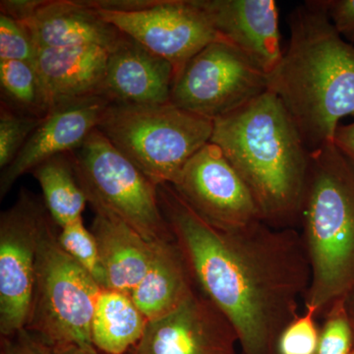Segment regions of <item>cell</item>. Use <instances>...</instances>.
<instances>
[{
  "instance_id": "cell-22",
  "label": "cell",
  "mask_w": 354,
  "mask_h": 354,
  "mask_svg": "<svg viewBox=\"0 0 354 354\" xmlns=\"http://www.w3.org/2000/svg\"><path fill=\"white\" fill-rule=\"evenodd\" d=\"M1 104L18 113L44 118L50 106L34 62H0Z\"/></svg>"
},
{
  "instance_id": "cell-15",
  "label": "cell",
  "mask_w": 354,
  "mask_h": 354,
  "mask_svg": "<svg viewBox=\"0 0 354 354\" xmlns=\"http://www.w3.org/2000/svg\"><path fill=\"white\" fill-rule=\"evenodd\" d=\"M174 65L127 36L109 53L104 92L113 104L153 106L171 102Z\"/></svg>"
},
{
  "instance_id": "cell-16",
  "label": "cell",
  "mask_w": 354,
  "mask_h": 354,
  "mask_svg": "<svg viewBox=\"0 0 354 354\" xmlns=\"http://www.w3.org/2000/svg\"><path fill=\"white\" fill-rule=\"evenodd\" d=\"M23 24L37 50L97 46L111 51L124 36L102 19L87 0H39L32 17Z\"/></svg>"
},
{
  "instance_id": "cell-31",
  "label": "cell",
  "mask_w": 354,
  "mask_h": 354,
  "mask_svg": "<svg viewBox=\"0 0 354 354\" xmlns=\"http://www.w3.org/2000/svg\"><path fill=\"white\" fill-rule=\"evenodd\" d=\"M53 354H100L99 351H85L78 348H68L59 349V351H51Z\"/></svg>"
},
{
  "instance_id": "cell-8",
  "label": "cell",
  "mask_w": 354,
  "mask_h": 354,
  "mask_svg": "<svg viewBox=\"0 0 354 354\" xmlns=\"http://www.w3.org/2000/svg\"><path fill=\"white\" fill-rule=\"evenodd\" d=\"M102 19L179 70L205 46L225 39L201 0H87ZM227 41V39H225Z\"/></svg>"
},
{
  "instance_id": "cell-25",
  "label": "cell",
  "mask_w": 354,
  "mask_h": 354,
  "mask_svg": "<svg viewBox=\"0 0 354 354\" xmlns=\"http://www.w3.org/2000/svg\"><path fill=\"white\" fill-rule=\"evenodd\" d=\"M44 118L18 113L1 104L0 108V169L1 171L6 169L15 160Z\"/></svg>"
},
{
  "instance_id": "cell-33",
  "label": "cell",
  "mask_w": 354,
  "mask_h": 354,
  "mask_svg": "<svg viewBox=\"0 0 354 354\" xmlns=\"http://www.w3.org/2000/svg\"><path fill=\"white\" fill-rule=\"evenodd\" d=\"M351 354H354V348L353 349V351H351Z\"/></svg>"
},
{
  "instance_id": "cell-32",
  "label": "cell",
  "mask_w": 354,
  "mask_h": 354,
  "mask_svg": "<svg viewBox=\"0 0 354 354\" xmlns=\"http://www.w3.org/2000/svg\"><path fill=\"white\" fill-rule=\"evenodd\" d=\"M349 314H351V321H353L354 327V295L348 299Z\"/></svg>"
},
{
  "instance_id": "cell-3",
  "label": "cell",
  "mask_w": 354,
  "mask_h": 354,
  "mask_svg": "<svg viewBox=\"0 0 354 354\" xmlns=\"http://www.w3.org/2000/svg\"><path fill=\"white\" fill-rule=\"evenodd\" d=\"M290 39L268 76L310 152L334 144L342 118H354V46L335 31L320 0L288 18Z\"/></svg>"
},
{
  "instance_id": "cell-10",
  "label": "cell",
  "mask_w": 354,
  "mask_h": 354,
  "mask_svg": "<svg viewBox=\"0 0 354 354\" xmlns=\"http://www.w3.org/2000/svg\"><path fill=\"white\" fill-rule=\"evenodd\" d=\"M50 218L44 200L26 189L0 216L1 337H13L26 329L34 298L39 239Z\"/></svg>"
},
{
  "instance_id": "cell-23",
  "label": "cell",
  "mask_w": 354,
  "mask_h": 354,
  "mask_svg": "<svg viewBox=\"0 0 354 354\" xmlns=\"http://www.w3.org/2000/svg\"><path fill=\"white\" fill-rule=\"evenodd\" d=\"M57 239L65 252L84 268L102 290H106V274L97 241L92 232L84 225L83 218L60 228Z\"/></svg>"
},
{
  "instance_id": "cell-17",
  "label": "cell",
  "mask_w": 354,
  "mask_h": 354,
  "mask_svg": "<svg viewBox=\"0 0 354 354\" xmlns=\"http://www.w3.org/2000/svg\"><path fill=\"white\" fill-rule=\"evenodd\" d=\"M109 51L97 46L39 48L35 67L43 83L50 111L66 102L106 95Z\"/></svg>"
},
{
  "instance_id": "cell-20",
  "label": "cell",
  "mask_w": 354,
  "mask_h": 354,
  "mask_svg": "<svg viewBox=\"0 0 354 354\" xmlns=\"http://www.w3.org/2000/svg\"><path fill=\"white\" fill-rule=\"evenodd\" d=\"M148 322L129 295L102 290L93 316V344L106 354H124L138 344Z\"/></svg>"
},
{
  "instance_id": "cell-30",
  "label": "cell",
  "mask_w": 354,
  "mask_h": 354,
  "mask_svg": "<svg viewBox=\"0 0 354 354\" xmlns=\"http://www.w3.org/2000/svg\"><path fill=\"white\" fill-rule=\"evenodd\" d=\"M334 144L354 167V122L337 127Z\"/></svg>"
},
{
  "instance_id": "cell-14",
  "label": "cell",
  "mask_w": 354,
  "mask_h": 354,
  "mask_svg": "<svg viewBox=\"0 0 354 354\" xmlns=\"http://www.w3.org/2000/svg\"><path fill=\"white\" fill-rule=\"evenodd\" d=\"M201 4L223 38L268 76L276 70L283 53L274 0H201Z\"/></svg>"
},
{
  "instance_id": "cell-13",
  "label": "cell",
  "mask_w": 354,
  "mask_h": 354,
  "mask_svg": "<svg viewBox=\"0 0 354 354\" xmlns=\"http://www.w3.org/2000/svg\"><path fill=\"white\" fill-rule=\"evenodd\" d=\"M106 95H94L51 109L15 160L0 176V198L6 197L21 176L62 153H73L99 128L109 106Z\"/></svg>"
},
{
  "instance_id": "cell-2",
  "label": "cell",
  "mask_w": 354,
  "mask_h": 354,
  "mask_svg": "<svg viewBox=\"0 0 354 354\" xmlns=\"http://www.w3.org/2000/svg\"><path fill=\"white\" fill-rule=\"evenodd\" d=\"M211 143L241 177L265 223L299 227L310 151L278 95L268 90L216 118Z\"/></svg>"
},
{
  "instance_id": "cell-7",
  "label": "cell",
  "mask_w": 354,
  "mask_h": 354,
  "mask_svg": "<svg viewBox=\"0 0 354 354\" xmlns=\"http://www.w3.org/2000/svg\"><path fill=\"white\" fill-rule=\"evenodd\" d=\"M71 155L77 178L94 211L116 216L147 241L174 239L160 209L158 186L100 130Z\"/></svg>"
},
{
  "instance_id": "cell-18",
  "label": "cell",
  "mask_w": 354,
  "mask_h": 354,
  "mask_svg": "<svg viewBox=\"0 0 354 354\" xmlns=\"http://www.w3.org/2000/svg\"><path fill=\"white\" fill-rule=\"evenodd\" d=\"M95 213L91 232L99 248L106 290L120 291L130 297L150 268L158 241H147L111 214Z\"/></svg>"
},
{
  "instance_id": "cell-28",
  "label": "cell",
  "mask_w": 354,
  "mask_h": 354,
  "mask_svg": "<svg viewBox=\"0 0 354 354\" xmlns=\"http://www.w3.org/2000/svg\"><path fill=\"white\" fill-rule=\"evenodd\" d=\"M328 17L344 41L354 44V0H320Z\"/></svg>"
},
{
  "instance_id": "cell-21",
  "label": "cell",
  "mask_w": 354,
  "mask_h": 354,
  "mask_svg": "<svg viewBox=\"0 0 354 354\" xmlns=\"http://www.w3.org/2000/svg\"><path fill=\"white\" fill-rule=\"evenodd\" d=\"M31 174L38 180L44 204L58 227L82 220L88 199L77 178L71 153L44 160Z\"/></svg>"
},
{
  "instance_id": "cell-4",
  "label": "cell",
  "mask_w": 354,
  "mask_h": 354,
  "mask_svg": "<svg viewBox=\"0 0 354 354\" xmlns=\"http://www.w3.org/2000/svg\"><path fill=\"white\" fill-rule=\"evenodd\" d=\"M299 227L311 271L304 305L324 316L354 295V167L335 144L310 152Z\"/></svg>"
},
{
  "instance_id": "cell-19",
  "label": "cell",
  "mask_w": 354,
  "mask_h": 354,
  "mask_svg": "<svg viewBox=\"0 0 354 354\" xmlns=\"http://www.w3.org/2000/svg\"><path fill=\"white\" fill-rule=\"evenodd\" d=\"M197 286L174 239L158 242L150 268L130 297L147 320L176 311L197 290Z\"/></svg>"
},
{
  "instance_id": "cell-11",
  "label": "cell",
  "mask_w": 354,
  "mask_h": 354,
  "mask_svg": "<svg viewBox=\"0 0 354 354\" xmlns=\"http://www.w3.org/2000/svg\"><path fill=\"white\" fill-rule=\"evenodd\" d=\"M172 186L198 215L221 230L263 221L245 183L211 142L191 158Z\"/></svg>"
},
{
  "instance_id": "cell-29",
  "label": "cell",
  "mask_w": 354,
  "mask_h": 354,
  "mask_svg": "<svg viewBox=\"0 0 354 354\" xmlns=\"http://www.w3.org/2000/svg\"><path fill=\"white\" fill-rule=\"evenodd\" d=\"M0 354H53L27 330H20L13 337H1Z\"/></svg>"
},
{
  "instance_id": "cell-27",
  "label": "cell",
  "mask_w": 354,
  "mask_h": 354,
  "mask_svg": "<svg viewBox=\"0 0 354 354\" xmlns=\"http://www.w3.org/2000/svg\"><path fill=\"white\" fill-rule=\"evenodd\" d=\"M37 48L23 23L0 14V62H34Z\"/></svg>"
},
{
  "instance_id": "cell-26",
  "label": "cell",
  "mask_w": 354,
  "mask_h": 354,
  "mask_svg": "<svg viewBox=\"0 0 354 354\" xmlns=\"http://www.w3.org/2000/svg\"><path fill=\"white\" fill-rule=\"evenodd\" d=\"M317 318L315 310L305 307L304 313H299L281 333L278 342V353L315 354L320 337Z\"/></svg>"
},
{
  "instance_id": "cell-1",
  "label": "cell",
  "mask_w": 354,
  "mask_h": 354,
  "mask_svg": "<svg viewBox=\"0 0 354 354\" xmlns=\"http://www.w3.org/2000/svg\"><path fill=\"white\" fill-rule=\"evenodd\" d=\"M158 197L197 288L232 324L242 353L279 354V337L299 315L311 279L300 232L264 221L221 230L171 184L158 185Z\"/></svg>"
},
{
  "instance_id": "cell-12",
  "label": "cell",
  "mask_w": 354,
  "mask_h": 354,
  "mask_svg": "<svg viewBox=\"0 0 354 354\" xmlns=\"http://www.w3.org/2000/svg\"><path fill=\"white\" fill-rule=\"evenodd\" d=\"M230 321L197 288L176 311L149 321L130 354H236Z\"/></svg>"
},
{
  "instance_id": "cell-6",
  "label": "cell",
  "mask_w": 354,
  "mask_h": 354,
  "mask_svg": "<svg viewBox=\"0 0 354 354\" xmlns=\"http://www.w3.org/2000/svg\"><path fill=\"white\" fill-rule=\"evenodd\" d=\"M57 227L50 216L41 232L34 298L25 330L51 351H95L92 321L102 288L59 245Z\"/></svg>"
},
{
  "instance_id": "cell-24",
  "label": "cell",
  "mask_w": 354,
  "mask_h": 354,
  "mask_svg": "<svg viewBox=\"0 0 354 354\" xmlns=\"http://www.w3.org/2000/svg\"><path fill=\"white\" fill-rule=\"evenodd\" d=\"M353 348L354 327L348 300H339L324 314L315 354H351Z\"/></svg>"
},
{
  "instance_id": "cell-9",
  "label": "cell",
  "mask_w": 354,
  "mask_h": 354,
  "mask_svg": "<svg viewBox=\"0 0 354 354\" xmlns=\"http://www.w3.org/2000/svg\"><path fill=\"white\" fill-rule=\"evenodd\" d=\"M269 90V78L250 57L225 39L205 46L179 70L171 102L215 120Z\"/></svg>"
},
{
  "instance_id": "cell-5",
  "label": "cell",
  "mask_w": 354,
  "mask_h": 354,
  "mask_svg": "<svg viewBox=\"0 0 354 354\" xmlns=\"http://www.w3.org/2000/svg\"><path fill=\"white\" fill-rule=\"evenodd\" d=\"M97 130L156 185H174L191 158L211 142L214 120L171 102L111 104Z\"/></svg>"
}]
</instances>
